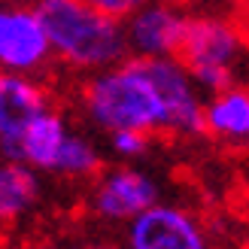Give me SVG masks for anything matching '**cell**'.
Here are the masks:
<instances>
[{"instance_id":"15","label":"cell","mask_w":249,"mask_h":249,"mask_svg":"<svg viewBox=\"0 0 249 249\" xmlns=\"http://www.w3.org/2000/svg\"><path fill=\"white\" fill-rule=\"evenodd\" d=\"M177 6H182V9H207V6H228L231 0H173Z\"/></svg>"},{"instance_id":"5","label":"cell","mask_w":249,"mask_h":249,"mask_svg":"<svg viewBox=\"0 0 249 249\" xmlns=\"http://www.w3.org/2000/svg\"><path fill=\"white\" fill-rule=\"evenodd\" d=\"M128 249H216L210 228L195 210L158 201L124 225Z\"/></svg>"},{"instance_id":"9","label":"cell","mask_w":249,"mask_h":249,"mask_svg":"<svg viewBox=\"0 0 249 249\" xmlns=\"http://www.w3.org/2000/svg\"><path fill=\"white\" fill-rule=\"evenodd\" d=\"M70 131L73 128H70L67 116L52 104L21 131L16 161L24 167H31L34 173H52L55 158H58V152H61V146H64Z\"/></svg>"},{"instance_id":"17","label":"cell","mask_w":249,"mask_h":249,"mask_svg":"<svg viewBox=\"0 0 249 249\" xmlns=\"http://www.w3.org/2000/svg\"><path fill=\"white\" fill-rule=\"evenodd\" d=\"M21 249H73V246H61V243H28V246H21Z\"/></svg>"},{"instance_id":"12","label":"cell","mask_w":249,"mask_h":249,"mask_svg":"<svg viewBox=\"0 0 249 249\" xmlns=\"http://www.w3.org/2000/svg\"><path fill=\"white\" fill-rule=\"evenodd\" d=\"M104 170V152L89 134L70 131L61 152L55 158L52 173L61 179H76V182H91Z\"/></svg>"},{"instance_id":"13","label":"cell","mask_w":249,"mask_h":249,"mask_svg":"<svg viewBox=\"0 0 249 249\" xmlns=\"http://www.w3.org/2000/svg\"><path fill=\"white\" fill-rule=\"evenodd\" d=\"M107 143H109V152H113L119 161H124V164H131V161L137 158H146L149 152H152V143L155 137L146 134V131H113L107 134Z\"/></svg>"},{"instance_id":"18","label":"cell","mask_w":249,"mask_h":249,"mask_svg":"<svg viewBox=\"0 0 249 249\" xmlns=\"http://www.w3.org/2000/svg\"><path fill=\"white\" fill-rule=\"evenodd\" d=\"M0 6H34V0H0Z\"/></svg>"},{"instance_id":"11","label":"cell","mask_w":249,"mask_h":249,"mask_svg":"<svg viewBox=\"0 0 249 249\" xmlns=\"http://www.w3.org/2000/svg\"><path fill=\"white\" fill-rule=\"evenodd\" d=\"M43 197L40 173L18 161L0 158V228H12L28 219Z\"/></svg>"},{"instance_id":"3","label":"cell","mask_w":249,"mask_h":249,"mask_svg":"<svg viewBox=\"0 0 249 249\" xmlns=\"http://www.w3.org/2000/svg\"><path fill=\"white\" fill-rule=\"evenodd\" d=\"M246 58V24L234 6L192 9L177 61L197 85L204 97L225 91L237 82Z\"/></svg>"},{"instance_id":"8","label":"cell","mask_w":249,"mask_h":249,"mask_svg":"<svg viewBox=\"0 0 249 249\" xmlns=\"http://www.w3.org/2000/svg\"><path fill=\"white\" fill-rule=\"evenodd\" d=\"M49 107L52 91L46 82L21 73H0V158L16 161L21 131Z\"/></svg>"},{"instance_id":"4","label":"cell","mask_w":249,"mask_h":249,"mask_svg":"<svg viewBox=\"0 0 249 249\" xmlns=\"http://www.w3.org/2000/svg\"><path fill=\"white\" fill-rule=\"evenodd\" d=\"M161 201V185L149 170L134 164L104 167L91 179L89 213L104 225H128L134 216Z\"/></svg>"},{"instance_id":"10","label":"cell","mask_w":249,"mask_h":249,"mask_svg":"<svg viewBox=\"0 0 249 249\" xmlns=\"http://www.w3.org/2000/svg\"><path fill=\"white\" fill-rule=\"evenodd\" d=\"M201 134L225 146H243L249 140V91L243 85H231L204 97Z\"/></svg>"},{"instance_id":"6","label":"cell","mask_w":249,"mask_h":249,"mask_svg":"<svg viewBox=\"0 0 249 249\" xmlns=\"http://www.w3.org/2000/svg\"><path fill=\"white\" fill-rule=\"evenodd\" d=\"M189 9L173 0H146L122 21L124 49L131 58H177Z\"/></svg>"},{"instance_id":"2","label":"cell","mask_w":249,"mask_h":249,"mask_svg":"<svg viewBox=\"0 0 249 249\" xmlns=\"http://www.w3.org/2000/svg\"><path fill=\"white\" fill-rule=\"evenodd\" d=\"M34 12L43 24L52 64L89 76L128 58L122 21L94 12L82 0H34Z\"/></svg>"},{"instance_id":"7","label":"cell","mask_w":249,"mask_h":249,"mask_svg":"<svg viewBox=\"0 0 249 249\" xmlns=\"http://www.w3.org/2000/svg\"><path fill=\"white\" fill-rule=\"evenodd\" d=\"M49 67L52 55L34 6H0V73L40 79Z\"/></svg>"},{"instance_id":"14","label":"cell","mask_w":249,"mask_h":249,"mask_svg":"<svg viewBox=\"0 0 249 249\" xmlns=\"http://www.w3.org/2000/svg\"><path fill=\"white\" fill-rule=\"evenodd\" d=\"M82 3H89L94 12H101V16L113 18V21H124L134 9H140L146 0H82Z\"/></svg>"},{"instance_id":"16","label":"cell","mask_w":249,"mask_h":249,"mask_svg":"<svg viewBox=\"0 0 249 249\" xmlns=\"http://www.w3.org/2000/svg\"><path fill=\"white\" fill-rule=\"evenodd\" d=\"M85 249H128V246L116 243V240H101V243H91V246H85Z\"/></svg>"},{"instance_id":"1","label":"cell","mask_w":249,"mask_h":249,"mask_svg":"<svg viewBox=\"0 0 249 249\" xmlns=\"http://www.w3.org/2000/svg\"><path fill=\"white\" fill-rule=\"evenodd\" d=\"M76 109L94 131H146L164 137V104L149 58H124L116 67L82 76Z\"/></svg>"}]
</instances>
